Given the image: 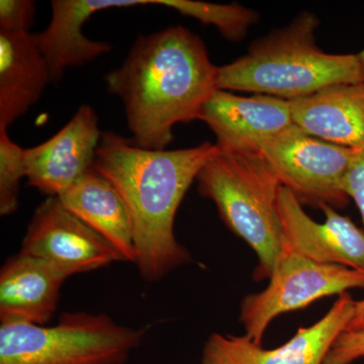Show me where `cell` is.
<instances>
[{
    "mask_svg": "<svg viewBox=\"0 0 364 364\" xmlns=\"http://www.w3.org/2000/svg\"><path fill=\"white\" fill-rule=\"evenodd\" d=\"M218 151L210 142L188 149H145L114 132L102 134L93 168L111 182L126 205L135 264L145 282H159L191 262V254L174 232L177 210L203 165Z\"/></svg>",
    "mask_w": 364,
    "mask_h": 364,
    "instance_id": "1",
    "label": "cell"
},
{
    "mask_svg": "<svg viewBox=\"0 0 364 364\" xmlns=\"http://www.w3.org/2000/svg\"><path fill=\"white\" fill-rule=\"evenodd\" d=\"M217 72L203 40L186 26H172L140 36L105 82L123 102L133 142L164 150L174 126L198 119L218 90Z\"/></svg>",
    "mask_w": 364,
    "mask_h": 364,
    "instance_id": "2",
    "label": "cell"
},
{
    "mask_svg": "<svg viewBox=\"0 0 364 364\" xmlns=\"http://www.w3.org/2000/svg\"><path fill=\"white\" fill-rule=\"evenodd\" d=\"M320 21L303 11L289 25L254 41L240 58L218 67V90L286 100L363 80L358 54H330L317 44Z\"/></svg>",
    "mask_w": 364,
    "mask_h": 364,
    "instance_id": "3",
    "label": "cell"
},
{
    "mask_svg": "<svg viewBox=\"0 0 364 364\" xmlns=\"http://www.w3.org/2000/svg\"><path fill=\"white\" fill-rule=\"evenodd\" d=\"M196 181L198 193L215 203L230 231L257 256L254 279H269L282 250V184L274 170L259 152L219 150Z\"/></svg>",
    "mask_w": 364,
    "mask_h": 364,
    "instance_id": "4",
    "label": "cell"
},
{
    "mask_svg": "<svg viewBox=\"0 0 364 364\" xmlns=\"http://www.w3.org/2000/svg\"><path fill=\"white\" fill-rule=\"evenodd\" d=\"M148 327L104 313L64 312L56 324H0V364H127Z\"/></svg>",
    "mask_w": 364,
    "mask_h": 364,
    "instance_id": "5",
    "label": "cell"
},
{
    "mask_svg": "<svg viewBox=\"0 0 364 364\" xmlns=\"http://www.w3.org/2000/svg\"><path fill=\"white\" fill-rule=\"evenodd\" d=\"M364 289V273L339 265L322 264L299 254L280 250L269 284L242 299L239 321L254 343L262 345L275 318L306 308L318 299Z\"/></svg>",
    "mask_w": 364,
    "mask_h": 364,
    "instance_id": "6",
    "label": "cell"
},
{
    "mask_svg": "<svg viewBox=\"0 0 364 364\" xmlns=\"http://www.w3.org/2000/svg\"><path fill=\"white\" fill-rule=\"evenodd\" d=\"M259 153L301 205L320 210L348 205L344 179L355 150L327 142L294 124L261 144Z\"/></svg>",
    "mask_w": 364,
    "mask_h": 364,
    "instance_id": "7",
    "label": "cell"
},
{
    "mask_svg": "<svg viewBox=\"0 0 364 364\" xmlns=\"http://www.w3.org/2000/svg\"><path fill=\"white\" fill-rule=\"evenodd\" d=\"M20 252L51 263L68 277L124 261L111 243L54 196L36 208Z\"/></svg>",
    "mask_w": 364,
    "mask_h": 364,
    "instance_id": "8",
    "label": "cell"
},
{
    "mask_svg": "<svg viewBox=\"0 0 364 364\" xmlns=\"http://www.w3.org/2000/svg\"><path fill=\"white\" fill-rule=\"evenodd\" d=\"M356 301L340 294L324 317L299 328L286 343L272 349L254 343L246 335L213 333L202 352V364H324L335 341L353 318Z\"/></svg>",
    "mask_w": 364,
    "mask_h": 364,
    "instance_id": "9",
    "label": "cell"
},
{
    "mask_svg": "<svg viewBox=\"0 0 364 364\" xmlns=\"http://www.w3.org/2000/svg\"><path fill=\"white\" fill-rule=\"evenodd\" d=\"M321 210L324 223L313 220L294 193L282 186L279 202L282 250L364 273V230L329 205Z\"/></svg>",
    "mask_w": 364,
    "mask_h": 364,
    "instance_id": "10",
    "label": "cell"
},
{
    "mask_svg": "<svg viewBox=\"0 0 364 364\" xmlns=\"http://www.w3.org/2000/svg\"><path fill=\"white\" fill-rule=\"evenodd\" d=\"M102 134L97 112L81 105L58 133L25 149L28 184L49 198H58L93 168Z\"/></svg>",
    "mask_w": 364,
    "mask_h": 364,
    "instance_id": "11",
    "label": "cell"
},
{
    "mask_svg": "<svg viewBox=\"0 0 364 364\" xmlns=\"http://www.w3.org/2000/svg\"><path fill=\"white\" fill-rule=\"evenodd\" d=\"M198 119L208 124L222 152H259L261 144L293 126L289 100L264 95L242 97L217 90Z\"/></svg>",
    "mask_w": 364,
    "mask_h": 364,
    "instance_id": "12",
    "label": "cell"
},
{
    "mask_svg": "<svg viewBox=\"0 0 364 364\" xmlns=\"http://www.w3.org/2000/svg\"><path fill=\"white\" fill-rule=\"evenodd\" d=\"M67 279L59 268L28 254L7 258L0 269V324L47 325Z\"/></svg>",
    "mask_w": 364,
    "mask_h": 364,
    "instance_id": "13",
    "label": "cell"
},
{
    "mask_svg": "<svg viewBox=\"0 0 364 364\" xmlns=\"http://www.w3.org/2000/svg\"><path fill=\"white\" fill-rule=\"evenodd\" d=\"M144 4L143 0H53L49 26L35 35L52 82L61 80L67 69L85 65L112 51L109 43L91 41L83 35V26L91 16L105 9Z\"/></svg>",
    "mask_w": 364,
    "mask_h": 364,
    "instance_id": "14",
    "label": "cell"
},
{
    "mask_svg": "<svg viewBox=\"0 0 364 364\" xmlns=\"http://www.w3.org/2000/svg\"><path fill=\"white\" fill-rule=\"evenodd\" d=\"M289 102L294 123L306 133L350 149L364 148V81Z\"/></svg>",
    "mask_w": 364,
    "mask_h": 364,
    "instance_id": "15",
    "label": "cell"
},
{
    "mask_svg": "<svg viewBox=\"0 0 364 364\" xmlns=\"http://www.w3.org/2000/svg\"><path fill=\"white\" fill-rule=\"evenodd\" d=\"M50 82L49 66L35 35L0 31V127L7 129L23 116Z\"/></svg>",
    "mask_w": 364,
    "mask_h": 364,
    "instance_id": "16",
    "label": "cell"
},
{
    "mask_svg": "<svg viewBox=\"0 0 364 364\" xmlns=\"http://www.w3.org/2000/svg\"><path fill=\"white\" fill-rule=\"evenodd\" d=\"M62 205L111 243L126 262L136 263L133 230L117 189L92 168L58 196Z\"/></svg>",
    "mask_w": 364,
    "mask_h": 364,
    "instance_id": "17",
    "label": "cell"
},
{
    "mask_svg": "<svg viewBox=\"0 0 364 364\" xmlns=\"http://www.w3.org/2000/svg\"><path fill=\"white\" fill-rule=\"evenodd\" d=\"M158 6L168 7L182 16L196 18L203 25L214 26L223 37L232 42L245 39L259 21L257 11L238 4H218L198 0H158Z\"/></svg>",
    "mask_w": 364,
    "mask_h": 364,
    "instance_id": "18",
    "label": "cell"
},
{
    "mask_svg": "<svg viewBox=\"0 0 364 364\" xmlns=\"http://www.w3.org/2000/svg\"><path fill=\"white\" fill-rule=\"evenodd\" d=\"M25 149L13 142L7 129L0 127V215H9L18 208L21 182L26 177Z\"/></svg>",
    "mask_w": 364,
    "mask_h": 364,
    "instance_id": "19",
    "label": "cell"
},
{
    "mask_svg": "<svg viewBox=\"0 0 364 364\" xmlns=\"http://www.w3.org/2000/svg\"><path fill=\"white\" fill-rule=\"evenodd\" d=\"M36 16L32 0H1L0 31L7 33H30Z\"/></svg>",
    "mask_w": 364,
    "mask_h": 364,
    "instance_id": "20",
    "label": "cell"
},
{
    "mask_svg": "<svg viewBox=\"0 0 364 364\" xmlns=\"http://www.w3.org/2000/svg\"><path fill=\"white\" fill-rule=\"evenodd\" d=\"M364 358V328L346 330L335 341L324 364H352Z\"/></svg>",
    "mask_w": 364,
    "mask_h": 364,
    "instance_id": "21",
    "label": "cell"
},
{
    "mask_svg": "<svg viewBox=\"0 0 364 364\" xmlns=\"http://www.w3.org/2000/svg\"><path fill=\"white\" fill-rule=\"evenodd\" d=\"M344 191L360 213L364 230V148L355 150L344 179Z\"/></svg>",
    "mask_w": 364,
    "mask_h": 364,
    "instance_id": "22",
    "label": "cell"
},
{
    "mask_svg": "<svg viewBox=\"0 0 364 364\" xmlns=\"http://www.w3.org/2000/svg\"><path fill=\"white\" fill-rule=\"evenodd\" d=\"M360 328H364V299L356 301L353 318H352L347 330L360 329Z\"/></svg>",
    "mask_w": 364,
    "mask_h": 364,
    "instance_id": "23",
    "label": "cell"
},
{
    "mask_svg": "<svg viewBox=\"0 0 364 364\" xmlns=\"http://www.w3.org/2000/svg\"><path fill=\"white\" fill-rule=\"evenodd\" d=\"M359 63H360L361 74H363V80L364 81V50L358 54Z\"/></svg>",
    "mask_w": 364,
    "mask_h": 364,
    "instance_id": "24",
    "label": "cell"
}]
</instances>
